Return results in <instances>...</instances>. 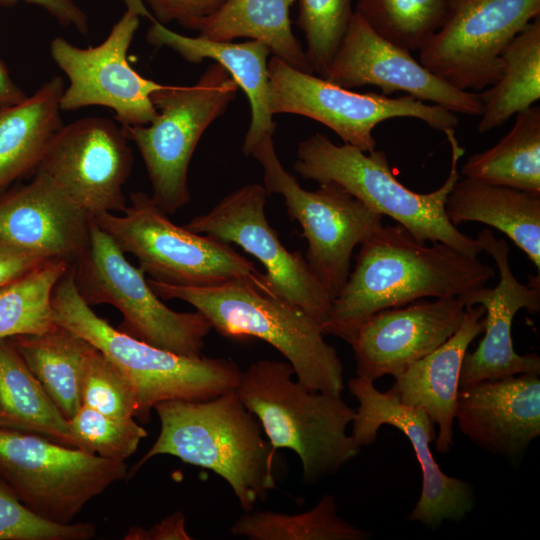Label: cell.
<instances>
[{"label":"cell","mask_w":540,"mask_h":540,"mask_svg":"<svg viewBox=\"0 0 540 540\" xmlns=\"http://www.w3.org/2000/svg\"><path fill=\"white\" fill-rule=\"evenodd\" d=\"M233 536L250 540H366L370 534L338 515L332 494H325L310 510L300 514L250 511L230 529Z\"/></svg>","instance_id":"cell-32"},{"label":"cell","mask_w":540,"mask_h":540,"mask_svg":"<svg viewBox=\"0 0 540 540\" xmlns=\"http://www.w3.org/2000/svg\"><path fill=\"white\" fill-rule=\"evenodd\" d=\"M295 1L296 23L305 35L309 63L324 78L354 14L352 0Z\"/></svg>","instance_id":"cell-36"},{"label":"cell","mask_w":540,"mask_h":540,"mask_svg":"<svg viewBox=\"0 0 540 540\" xmlns=\"http://www.w3.org/2000/svg\"><path fill=\"white\" fill-rule=\"evenodd\" d=\"M146 39L149 44L169 47L185 61L198 64L212 59L223 66L247 96L251 106V122L245 134L242 152L250 156L253 149L267 136H273L276 123L269 109V47L256 40L243 43L213 41L201 36L178 34L154 19Z\"/></svg>","instance_id":"cell-24"},{"label":"cell","mask_w":540,"mask_h":540,"mask_svg":"<svg viewBox=\"0 0 540 540\" xmlns=\"http://www.w3.org/2000/svg\"><path fill=\"white\" fill-rule=\"evenodd\" d=\"M95 532L92 523L59 524L38 516L0 482V540H87Z\"/></svg>","instance_id":"cell-38"},{"label":"cell","mask_w":540,"mask_h":540,"mask_svg":"<svg viewBox=\"0 0 540 540\" xmlns=\"http://www.w3.org/2000/svg\"><path fill=\"white\" fill-rule=\"evenodd\" d=\"M539 15L540 0H454L419 61L459 90L480 91L497 81L505 48Z\"/></svg>","instance_id":"cell-14"},{"label":"cell","mask_w":540,"mask_h":540,"mask_svg":"<svg viewBox=\"0 0 540 540\" xmlns=\"http://www.w3.org/2000/svg\"><path fill=\"white\" fill-rule=\"evenodd\" d=\"M122 213H102L93 219L123 253L138 260L150 279L183 287L243 280L271 294L264 273L231 244L177 226L146 193L130 194V205Z\"/></svg>","instance_id":"cell-7"},{"label":"cell","mask_w":540,"mask_h":540,"mask_svg":"<svg viewBox=\"0 0 540 540\" xmlns=\"http://www.w3.org/2000/svg\"><path fill=\"white\" fill-rule=\"evenodd\" d=\"M461 173L491 185L540 195V108L516 114L511 130L493 147L469 157Z\"/></svg>","instance_id":"cell-31"},{"label":"cell","mask_w":540,"mask_h":540,"mask_svg":"<svg viewBox=\"0 0 540 540\" xmlns=\"http://www.w3.org/2000/svg\"><path fill=\"white\" fill-rule=\"evenodd\" d=\"M348 388L359 403L352 436L361 447L375 442L383 425L399 429L412 444L422 471V490L408 520L436 529L445 520L464 519L474 507V489L470 483L446 475L435 461L430 444L437 434L428 415L401 403L389 390L379 391L373 382L359 376L348 381Z\"/></svg>","instance_id":"cell-17"},{"label":"cell","mask_w":540,"mask_h":540,"mask_svg":"<svg viewBox=\"0 0 540 540\" xmlns=\"http://www.w3.org/2000/svg\"><path fill=\"white\" fill-rule=\"evenodd\" d=\"M161 299L192 305L220 335L261 339L292 366L306 388L341 396L344 366L321 324L299 307L238 280L209 287L173 286L147 278Z\"/></svg>","instance_id":"cell-3"},{"label":"cell","mask_w":540,"mask_h":540,"mask_svg":"<svg viewBox=\"0 0 540 540\" xmlns=\"http://www.w3.org/2000/svg\"><path fill=\"white\" fill-rule=\"evenodd\" d=\"M81 401L82 405L117 417H135L139 407L133 382L94 346L84 365Z\"/></svg>","instance_id":"cell-37"},{"label":"cell","mask_w":540,"mask_h":540,"mask_svg":"<svg viewBox=\"0 0 540 540\" xmlns=\"http://www.w3.org/2000/svg\"><path fill=\"white\" fill-rule=\"evenodd\" d=\"M126 539L148 540H189L191 537L185 530V518L181 512H176L149 530L133 527L127 533Z\"/></svg>","instance_id":"cell-42"},{"label":"cell","mask_w":540,"mask_h":540,"mask_svg":"<svg viewBox=\"0 0 540 540\" xmlns=\"http://www.w3.org/2000/svg\"><path fill=\"white\" fill-rule=\"evenodd\" d=\"M122 127L104 117L63 125L50 141L37 171L47 174L92 218L122 212L123 186L133 154Z\"/></svg>","instance_id":"cell-16"},{"label":"cell","mask_w":540,"mask_h":540,"mask_svg":"<svg viewBox=\"0 0 540 540\" xmlns=\"http://www.w3.org/2000/svg\"><path fill=\"white\" fill-rule=\"evenodd\" d=\"M8 339L61 413L71 418L82 406V374L93 346L58 324L40 334Z\"/></svg>","instance_id":"cell-28"},{"label":"cell","mask_w":540,"mask_h":540,"mask_svg":"<svg viewBox=\"0 0 540 540\" xmlns=\"http://www.w3.org/2000/svg\"><path fill=\"white\" fill-rule=\"evenodd\" d=\"M416 239L403 226L382 225L359 246L356 263L336 297L324 335L350 343L373 314L424 298H447L485 286L494 269L441 242Z\"/></svg>","instance_id":"cell-1"},{"label":"cell","mask_w":540,"mask_h":540,"mask_svg":"<svg viewBox=\"0 0 540 540\" xmlns=\"http://www.w3.org/2000/svg\"><path fill=\"white\" fill-rule=\"evenodd\" d=\"M69 266L49 259L0 288V338L40 334L56 325L52 293Z\"/></svg>","instance_id":"cell-33"},{"label":"cell","mask_w":540,"mask_h":540,"mask_svg":"<svg viewBox=\"0 0 540 540\" xmlns=\"http://www.w3.org/2000/svg\"><path fill=\"white\" fill-rule=\"evenodd\" d=\"M154 409L160 433L133 472L154 456L177 457L222 477L245 512L252 511L257 501H265L276 488L275 451L235 389L208 400L164 401Z\"/></svg>","instance_id":"cell-2"},{"label":"cell","mask_w":540,"mask_h":540,"mask_svg":"<svg viewBox=\"0 0 540 540\" xmlns=\"http://www.w3.org/2000/svg\"><path fill=\"white\" fill-rule=\"evenodd\" d=\"M19 1L38 5L56 19L59 24L74 27L85 37L88 35V17L73 0H0V5L13 6Z\"/></svg>","instance_id":"cell-40"},{"label":"cell","mask_w":540,"mask_h":540,"mask_svg":"<svg viewBox=\"0 0 540 540\" xmlns=\"http://www.w3.org/2000/svg\"><path fill=\"white\" fill-rule=\"evenodd\" d=\"M49 259L51 258L0 243V288Z\"/></svg>","instance_id":"cell-41"},{"label":"cell","mask_w":540,"mask_h":540,"mask_svg":"<svg viewBox=\"0 0 540 540\" xmlns=\"http://www.w3.org/2000/svg\"><path fill=\"white\" fill-rule=\"evenodd\" d=\"M250 156L263 169L268 194L281 195L289 217L300 224L308 244L305 259L334 299L349 276L353 250L383 225V216L334 182L313 191L302 188L283 167L272 136Z\"/></svg>","instance_id":"cell-10"},{"label":"cell","mask_w":540,"mask_h":540,"mask_svg":"<svg viewBox=\"0 0 540 540\" xmlns=\"http://www.w3.org/2000/svg\"><path fill=\"white\" fill-rule=\"evenodd\" d=\"M477 241L482 251L490 254L499 271V283L494 288L485 286L469 290L458 298L465 306L485 308L484 336L474 352H466L460 372L459 390L484 380L518 374L540 375V357L535 353L518 354L513 346L512 322L516 313L526 309L540 310V279L530 275L523 284L515 277L509 264V246L497 239L487 228L478 232Z\"/></svg>","instance_id":"cell-19"},{"label":"cell","mask_w":540,"mask_h":540,"mask_svg":"<svg viewBox=\"0 0 540 540\" xmlns=\"http://www.w3.org/2000/svg\"><path fill=\"white\" fill-rule=\"evenodd\" d=\"M76 287L90 306L110 304L122 314L118 330L172 353L200 357L212 326L203 314L167 307L145 273L125 258L94 221L85 254L74 264Z\"/></svg>","instance_id":"cell-9"},{"label":"cell","mask_w":540,"mask_h":540,"mask_svg":"<svg viewBox=\"0 0 540 540\" xmlns=\"http://www.w3.org/2000/svg\"><path fill=\"white\" fill-rule=\"evenodd\" d=\"M454 0H357L355 11L381 37L419 50L442 26Z\"/></svg>","instance_id":"cell-34"},{"label":"cell","mask_w":540,"mask_h":540,"mask_svg":"<svg viewBox=\"0 0 540 540\" xmlns=\"http://www.w3.org/2000/svg\"><path fill=\"white\" fill-rule=\"evenodd\" d=\"M464 315L465 305L458 297L421 299L373 314L349 343L357 376L373 383L386 375L398 376L447 341Z\"/></svg>","instance_id":"cell-20"},{"label":"cell","mask_w":540,"mask_h":540,"mask_svg":"<svg viewBox=\"0 0 540 540\" xmlns=\"http://www.w3.org/2000/svg\"><path fill=\"white\" fill-rule=\"evenodd\" d=\"M451 148V167L441 187L417 193L404 186L390 169L382 150L363 152L344 143L334 144L314 133L299 142L294 171L304 179L334 182L382 216H389L422 242H441L469 256L482 249L477 239L464 234L448 219L446 199L460 178L458 162L465 153L455 129L444 131Z\"/></svg>","instance_id":"cell-4"},{"label":"cell","mask_w":540,"mask_h":540,"mask_svg":"<svg viewBox=\"0 0 540 540\" xmlns=\"http://www.w3.org/2000/svg\"><path fill=\"white\" fill-rule=\"evenodd\" d=\"M455 420L474 444L510 460L540 435V378L518 374L458 392Z\"/></svg>","instance_id":"cell-22"},{"label":"cell","mask_w":540,"mask_h":540,"mask_svg":"<svg viewBox=\"0 0 540 540\" xmlns=\"http://www.w3.org/2000/svg\"><path fill=\"white\" fill-rule=\"evenodd\" d=\"M268 192L250 183L223 197L211 210L184 227L241 247L264 267L271 294L309 314L322 324L333 298L300 252L289 251L270 226L265 205Z\"/></svg>","instance_id":"cell-15"},{"label":"cell","mask_w":540,"mask_h":540,"mask_svg":"<svg viewBox=\"0 0 540 540\" xmlns=\"http://www.w3.org/2000/svg\"><path fill=\"white\" fill-rule=\"evenodd\" d=\"M0 428L36 433L76 448L68 419L8 338H0Z\"/></svg>","instance_id":"cell-29"},{"label":"cell","mask_w":540,"mask_h":540,"mask_svg":"<svg viewBox=\"0 0 540 540\" xmlns=\"http://www.w3.org/2000/svg\"><path fill=\"white\" fill-rule=\"evenodd\" d=\"M26 98L27 95L12 80L7 66L0 57V108L18 104Z\"/></svg>","instance_id":"cell-43"},{"label":"cell","mask_w":540,"mask_h":540,"mask_svg":"<svg viewBox=\"0 0 540 540\" xmlns=\"http://www.w3.org/2000/svg\"><path fill=\"white\" fill-rule=\"evenodd\" d=\"M64 89L63 78L55 76L22 102L0 108V194L37 172L50 141L63 126Z\"/></svg>","instance_id":"cell-26"},{"label":"cell","mask_w":540,"mask_h":540,"mask_svg":"<svg viewBox=\"0 0 540 540\" xmlns=\"http://www.w3.org/2000/svg\"><path fill=\"white\" fill-rule=\"evenodd\" d=\"M295 0H226L213 14L183 27L213 41L250 38L291 67L314 74L306 52L292 32L290 8Z\"/></svg>","instance_id":"cell-27"},{"label":"cell","mask_w":540,"mask_h":540,"mask_svg":"<svg viewBox=\"0 0 540 540\" xmlns=\"http://www.w3.org/2000/svg\"><path fill=\"white\" fill-rule=\"evenodd\" d=\"M93 218L47 174L0 194V243L70 265L87 251Z\"/></svg>","instance_id":"cell-21"},{"label":"cell","mask_w":540,"mask_h":540,"mask_svg":"<svg viewBox=\"0 0 540 540\" xmlns=\"http://www.w3.org/2000/svg\"><path fill=\"white\" fill-rule=\"evenodd\" d=\"M449 221L480 222L504 233L540 270V195L459 178L445 203Z\"/></svg>","instance_id":"cell-25"},{"label":"cell","mask_w":540,"mask_h":540,"mask_svg":"<svg viewBox=\"0 0 540 540\" xmlns=\"http://www.w3.org/2000/svg\"><path fill=\"white\" fill-rule=\"evenodd\" d=\"M52 309L56 324L88 341L133 382L143 420L160 402L208 400L239 382L242 371L231 360L178 355L114 328L81 297L71 266L53 289Z\"/></svg>","instance_id":"cell-6"},{"label":"cell","mask_w":540,"mask_h":540,"mask_svg":"<svg viewBox=\"0 0 540 540\" xmlns=\"http://www.w3.org/2000/svg\"><path fill=\"white\" fill-rule=\"evenodd\" d=\"M324 78L346 89L377 86L386 96L405 92L454 113L480 116L483 109L479 93L439 78L410 51L377 34L355 10Z\"/></svg>","instance_id":"cell-18"},{"label":"cell","mask_w":540,"mask_h":540,"mask_svg":"<svg viewBox=\"0 0 540 540\" xmlns=\"http://www.w3.org/2000/svg\"><path fill=\"white\" fill-rule=\"evenodd\" d=\"M0 472L32 512L69 524L92 498L125 478L127 466L38 434L0 428Z\"/></svg>","instance_id":"cell-11"},{"label":"cell","mask_w":540,"mask_h":540,"mask_svg":"<svg viewBox=\"0 0 540 540\" xmlns=\"http://www.w3.org/2000/svg\"><path fill=\"white\" fill-rule=\"evenodd\" d=\"M123 1L125 13L99 45L80 48L62 37L51 41V57L69 79L60 107L73 111L103 106L114 111L122 126L148 125L158 114L151 95L163 84L136 72L128 62L127 52L140 17L151 14L144 0Z\"/></svg>","instance_id":"cell-13"},{"label":"cell","mask_w":540,"mask_h":540,"mask_svg":"<svg viewBox=\"0 0 540 540\" xmlns=\"http://www.w3.org/2000/svg\"><path fill=\"white\" fill-rule=\"evenodd\" d=\"M268 74L269 109L273 116L288 113L308 117L363 152L376 149L373 130L388 119H419L442 132L459 124L454 112L439 105L426 104L410 95L391 98L353 92L297 70L273 55L268 60Z\"/></svg>","instance_id":"cell-12"},{"label":"cell","mask_w":540,"mask_h":540,"mask_svg":"<svg viewBox=\"0 0 540 540\" xmlns=\"http://www.w3.org/2000/svg\"><path fill=\"white\" fill-rule=\"evenodd\" d=\"M502 72L479 93L483 109L477 131L487 133L540 99V18L529 22L502 54Z\"/></svg>","instance_id":"cell-30"},{"label":"cell","mask_w":540,"mask_h":540,"mask_svg":"<svg viewBox=\"0 0 540 540\" xmlns=\"http://www.w3.org/2000/svg\"><path fill=\"white\" fill-rule=\"evenodd\" d=\"M154 19L165 25L177 21L181 26L215 13L226 0H144Z\"/></svg>","instance_id":"cell-39"},{"label":"cell","mask_w":540,"mask_h":540,"mask_svg":"<svg viewBox=\"0 0 540 540\" xmlns=\"http://www.w3.org/2000/svg\"><path fill=\"white\" fill-rule=\"evenodd\" d=\"M239 86L214 62L191 86L163 85L152 93L158 112L148 125L122 126L144 160L152 200L167 215L189 203L188 168L195 148L209 125L222 116Z\"/></svg>","instance_id":"cell-8"},{"label":"cell","mask_w":540,"mask_h":540,"mask_svg":"<svg viewBox=\"0 0 540 540\" xmlns=\"http://www.w3.org/2000/svg\"><path fill=\"white\" fill-rule=\"evenodd\" d=\"M287 361L261 359L242 371L235 391L259 420L272 449L299 457L307 485L336 474L361 446L346 430L356 409L342 396L310 390Z\"/></svg>","instance_id":"cell-5"},{"label":"cell","mask_w":540,"mask_h":540,"mask_svg":"<svg viewBox=\"0 0 540 540\" xmlns=\"http://www.w3.org/2000/svg\"><path fill=\"white\" fill-rule=\"evenodd\" d=\"M485 308L465 306L459 329L441 346L410 364L389 389L401 403L423 410L438 426L435 448L447 453L453 446V424L463 358L471 342L484 331Z\"/></svg>","instance_id":"cell-23"},{"label":"cell","mask_w":540,"mask_h":540,"mask_svg":"<svg viewBox=\"0 0 540 540\" xmlns=\"http://www.w3.org/2000/svg\"><path fill=\"white\" fill-rule=\"evenodd\" d=\"M75 447L102 458L124 462L138 448L147 431L133 417H117L82 405L68 419Z\"/></svg>","instance_id":"cell-35"}]
</instances>
